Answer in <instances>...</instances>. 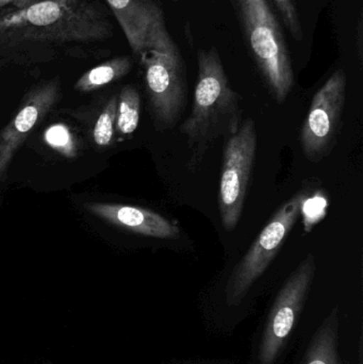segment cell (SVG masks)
<instances>
[{
    "label": "cell",
    "instance_id": "1",
    "mask_svg": "<svg viewBox=\"0 0 363 364\" xmlns=\"http://www.w3.org/2000/svg\"><path fill=\"white\" fill-rule=\"evenodd\" d=\"M111 33L110 23L91 0H38L0 12L1 42L87 43Z\"/></svg>",
    "mask_w": 363,
    "mask_h": 364
},
{
    "label": "cell",
    "instance_id": "2",
    "mask_svg": "<svg viewBox=\"0 0 363 364\" xmlns=\"http://www.w3.org/2000/svg\"><path fill=\"white\" fill-rule=\"evenodd\" d=\"M197 64L191 114L180 127L192 151L188 164L191 171L217 138H229L241 125L240 96L230 87L219 51L215 47L200 49Z\"/></svg>",
    "mask_w": 363,
    "mask_h": 364
},
{
    "label": "cell",
    "instance_id": "3",
    "mask_svg": "<svg viewBox=\"0 0 363 364\" xmlns=\"http://www.w3.org/2000/svg\"><path fill=\"white\" fill-rule=\"evenodd\" d=\"M245 43L271 95L283 104L293 89L289 48L268 0H232Z\"/></svg>",
    "mask_w": 363,
    "mask_h": 364
},
{
    "label": "cell",
    "instance_id": "4",
    "mask_svg": "<svg viewBox=\"0 0 363 364\" xmlns=\"http://www.w3.org/2000/svg\"><path fill=\"white\" fill-rule=\"evenodd\" d=\"M140 57L156 125L160 129L173 127L187 102V76L180 51L163 17L153 27Z\"/></svg>",
    "mask_w": 363,
    "mask_h": 364
},
{
    "label": "cell",
    "instance_id": "5",
    "mask_svg": "<svg viewBox=\"0 0 363 364\" xmlns=\"http://www.w3.org/2000/svg\"><path fill=\"white\" fill-rule=\"evenodd\" d=\"M306 200V192L296 193L273 215L246 254L232 269L225 288L227 306L240 305L251 287L264 275L298 223Z\"/></svg>",
    "mask_w": 363,
    "mask_h": 364
},
{
    "label": "cell",
    "instance_id": "6",
    "mask_svg": "<svg viewBox=\"0 0 363 364\" xmlns=\"http://www.w3.org/2000/svg\"><path fill=\"white\" fill-rule=\"evenodd\" d=\"M315 255L308 254L283 284L262 328L255 364H281L315 275Z\"/></svg>",
    "mask_w": 363,
    "mask_h": 364
},
{
    "label": "cell",
    "instance_id": "7",
    "mask_svg": "<svg viewBox=\"0 0 363 364\" xmlns=\"http://www.w3.org/2000/svg\"><path fill=\"white\" fill-rule=\"evenodd\" d=\"M256 149L255 122L251 119H244L241 122L238 132L227 139L224 147L217 203L222 225L226 231L236 229L242 215L255 164Z\"/></svg>",
    "mask_w": 363,
    "mask_h": 364
},
{
    "label": "cell",
    "instance_id": "8",
    "mask_svg": "<svg viewBox=\"0 0 363 364\" xmlns=\"http://www.w3.org/2000/svg\"><path fill=\"white\" fill-rule=\"evenodd\" d=\"M347 97V76L336 70L313 96L303 124L300 144L307 159L318 162L332 149Z\"/></svg>",
    "mask_w": 363,
    "mask_h": 364
},
{
    "label": "cell",
    "instance_id": "9",
    "mask_svg": "<svg viewBox=\"0 0 363 364\" xmlns=\"http://www.w3.org/2000/svg\"><path fill=\"white\" fill-rule=\"evenodd\" d=\"M59 97V83L49 81L32 90L10 123L0 132V181L28 134L46 117Z\"/></svg>",
    "mask_w": 363,
    "mask_h": 364
},
{
    "label": "cell",
    "instance_id": "10",
    "mask_svg": "<svg viewBox=\"0 0 363 364\" xmlns=\"http://www.w3.org/2000/svg\"><path fill=\"white\" fill-rule=\"evenodd\" d=\"M85 209L96 218L138 235L156 239H175L179 235L176 225L151 210L121 203H87Z\"/></svg>",
    "mask_w": 363,
    "mask_h": 364
},
{
    "label": "cell",
    "instance_id": "11",
    "mask_svg": "<svg viewBox=\"0 0 363 364\" xmlns=\"http://www.w3.org/2000/svg\"><path fill=\"white\" fill-rule=\"evenodd\" d=\"M134 55H142L161 9L151 0H106Z\"/></svg>",
    "mask_w": 363,
    "mask_h": 364
},
{
    "label": "cell",
    "instance_id": "12",
    "mask_svg": "<svg viewBox=\"0 0 363 364\" xmlns=\"http://www.w3.org/2000/svg\"><path fill=\"white\" fill-rule=\"evenodd\" d=\"M339 326L340 318L336 307L315 331L300 364H342L338 350Z\"/></svg>",
    "mask_w": 363,
    "mask_h": 364
},
{
    "label": "cell",
    "instance_id": "13",
    "mask_svg": "<svg viewBox=\"0 0 363 364\" xmlns=\"http://www.w3.org/2000/svg\"><path fill=\"white\" fill-rule=\"evenodd\" d=\"M131 68L132 62L129 57L123 55L109 60L85 73L75 85V90L83 93L95 91L126 76Z\"/></svg>",
    "mask_w": 363,
    "mask_h": 364
},
{
    "label": "cell",
    "instance_id": "14",
    "mask_svg": "<svg viewBox=\"0 0 363 364\" xmlns=\"http://www.w3.org/2000/svg\"><path fill=\"white\" fill-rule=\"evenodd\" d=\"M141 97L136 87L127 85L117 97V126L121 134L136 132L140 122Z\"/></svg>",
    "mask_w": 363,
    "mask_h": 364
},
{
    "label": "cell",
    "instance_id": "15",
    "mask_svg": "<svg viewBox=\"0 0 363 364\" xmlns=\"http://www.w3.org/2000/svg\"><path fill=\"white\" fill-rule=\"evenodd\" d=\"M117 97L113 96L100 113L93 130V139L99 146H108L114 136L117 123Z\"/></svg>",
    "mask_w": 363,
    "mask_h": 364
},
{
    "label": "cell",
    "instance_id": "16",
    "mask_svg": "<svg viewBox=\"0 0 363 364\" xmlns=\"http://www.w3.org/2000/svg\"><path fill=\"white\" fill-rule=\"evenodd\" d=\"M45 141L49 146L66 157H74L76 155L74 139L70 129L63 124L50 126L45 132Z\"/></svg>",
    "mask_w": 363,
    "mask_h": 364
},
{
    "label": "cell",
    "instance_id": "17",
    "mask_svg": "<svg viewBox=\"0 0 363 364\" xmlns=\"http://www.w3.org/2000/svg\"><path fill=\"white\" fill-rule=\"evenodd\" d=\"M287 27L288 31L291 34L292 38L298 42H302L304 38L302 25H300V17L296 4L292 0H272Z\"/></svg>",
    "mask_w": 363,
    "mask_h": 364
},
{
    "label": "cell",
    "instance_id": "18",
    "mask_svg": "<svg viewBox=\"0 0 363 364\" xmlns=\"http://www.w3.org/2000/svg\"><path fill=\"white\" fill-rule=\"evenodd\" d=\"M36 1L38 0H0V12L12 9L25 8Z\"/></svg>",
    "mask_w": 363,
    "mask_h": 364
},
{
    "label": "cell",
    "instance_id": "19",
    "mask_svg": "<svg viewBox=\"0 0 363 364\" xmlns=\"http://www.w3.org/2000/svg\"><path fill=\"white\" fill-rule=\"evenodd\" d=\"M362 23H359V29H358V36H359V38H358V44H359V57L362 58V47L360 46V44H362Z\"/></svg>",
    "mask_w": 363,
    "mask_h": 364
},
{
    "label": "cell",
    "instance_id": "20",
    "mask_svg": "<svg viewBox=\"0 0 363 364\" xmlns=\"http://www.w3.org/2000/svg\"><path fill=\"white\" fill-rule=\"evenodd\" d=\"M174 1H176V0H174Z\"/></svg>",
    "mask_w": 363,
    "mask_h": 364
}]
</instances>
